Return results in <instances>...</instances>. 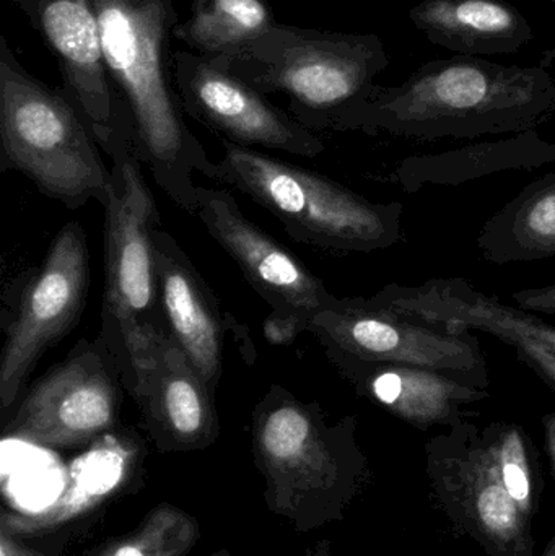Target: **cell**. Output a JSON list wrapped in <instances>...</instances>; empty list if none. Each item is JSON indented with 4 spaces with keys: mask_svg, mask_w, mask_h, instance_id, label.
<instances>
[{
    "mask_svg": "<svg viewBox=\"0 0 555 556\" xmlns=\"http://www.w3.org/2000/svg\"><path fill=\"white\" fill-rule=\"evenodd\" d=\"M101 52L129 121L134 152L156 186L192 215L194 175L207 176L211 156L186 124L173 80L169 41L179 23L173 0H91Z\"/></svg>",
    "mask_w": 555,
    "mask_h": 556,
    "instance_id": "6da1fadb",
    "label": "cell"
},
{
    "mask_svg": "<svg viewBox=\"0 0 555 556\" xmlns=\"http://www.w3.org/2000/svg\"><path fill=\"white\" fill-rule=\"evenodd\" d=\"M554 111L555 49L525 67L455 54L424 62L398 87H380L361 130L475 137L527 129Z\"/></svg>",
    "mask_w": 555,
    "mask_h": 556,
    "instance_id": "7a4b0ae2",
    "label": "cell"
},
{
    "mask_svg": "<svg viewBox=\"0 0 555 556\" xmlns=\"http://www.w3.org/2000/svg\"><path fill=\"white\" fill-rule=\"evenodd\" d=\"M211 61L266 97H286L289 113L313 132H344L361 130L390 55L383 39L371 33L276 22L250 45Z\"/></svg>",
    "mask_w": 555,
    "mask_h": 556,
    "instance_id": "3957f363",
    "label": "cell"
},
{
    "mask_svg": "<svg viewBox=\"0 0 555 556\" xmlns=\"http://www.w3.org/2000/svg\"><path fill=\"white\" fill-rule=\"evenodd\" d=\"M251 444L270 513L302 534L339 515L355 456L351 420L329 425L318 404L273 384L251 415Z\"/></svg>",
    "mask_w": 555,
    "mask_h": 556,
    "instance_id": "277c9868",
    "label": "cell"
},
{
    "mask_svg": "<svg viewBox=\"0 0 555 556\" xmlns=\"http://www.w3.org/2000/svg\"><path fill=\"white\" fill-rule=\"evenodd\" d=\"M0 142L2 168L22 173L36 188L78 208L106 201L110 168L90 124L71 94L23 68L0 36Z\"/></svg>",
    "mask_w": 555,
    "mask_h": 556,
    "instance_id": "5b68a950",
    "label": "cell"
},
{
    "mask_svg": "<svg viewBox=\"0 0 555 556\" xmlns=\"http://www.w3.org/2000/svg\"><path fill=\"white\" fill-rule=\"evenodd\" d=\"M224 155L205 178L266 208L292 240L331 251L368 253L394 240L393 211L303 166L222 140Z\"/></svg>",
    "mask_w": 555,
    "mask_h": 556,
    "instance_id": "8992f818",
    "label": "cell"
},
{
    "mask_svg": "<svg viewBox=\"0 0 555 556\" xmlns=\"http://www.w3.org/2000/svg\"><path fill=\"white\" fill-rule=\"evenodd\" d=\"M116 129L98 146L111 160L104 201V291L101 306L103 339L133 324L165 327L160 306L153 233L162 227L155 198L129 137L126 111ZM168 330V329H166Z\"/></svg>",
    "mask_w": 555,
    "mask_h": 556,
    "instance_id": "52a82bcc",
    "label": "cell"
},
{
    "mask_svg": "<svg viewBox=\"0 0 555 556\" xmlns=\"http://www.w3.org/2000/svg\"><path fill=\"white\" fill-rule=\"evenodd\" d=\"M103 340L160 451H201L218 440L215 395L165 327L133 324Z\"/></svg>",
    "mask_w": 555,
    "mask_h": 556,
    "instance_id": "ba28073f",
    "label": "cell"
},
{
    "mask_svg": "<svg viewBox=\"0 0 555 556\" xmlns=\"http://www.w3.org/2000/svg\"><path fill=\"white\" fill-rule=\"evenodd\" d=\"M124 392L104 340L81 339L29 388L7 433L54 450L84 446L116 427Z\"/></svg>",
    "mask_w": 555,
    "mask_h": 556,
    "instance_id": "9c48e42d",
    "label": "cell"
},
{
    "mask_svg": "<svg viewBox=\"0 0 555 556\" xmlns=\"http://www.w3.org/2000/svg\"><path fill=\"white\" fill-rule=\"evenodd\" d=\"M90 285L87 237L77 222L61 228L20 290L0 355V404L18 397L36 363L80 319Z\"/></svg>",
    "mask_w": 555,
    "mask_h": 556,
    "instance_id": "30bf717a",
    "label": "cell"
},
{
    "mask_svg": "<svg viewBox=\"0 0 555 556\" xmlns=\"http://www.w3.org/2000/svg\"><path fill=\"white\" fill-rule=\"evenodd\" d=\"M173 80L182 111L222 140L303 159H315L326 150L318 132L211 59L186 49L173 51Z\"/></svg>",
    "mask_w": 555,
    "mask_h": 556,
    "instance_id": "8fae6325",
    "label": "cell"
},
{
    "mask_svg": "<svg viewBox=\"0 0 555 556\" xmlns=\"http://www.w3.org/2000/svg\"><path fill=\"white\" fill-rule=\"evenodd\" d=\"M328 356H344L367 363L416 366L433 371H475L478 346L455 333L440 332L404 319L383 303L358 298L336 300L310 320Z\"/></svg>",
    "mask_w": 555,
    "mask_h": 556,
    "instance_id": "7c38bea8",
    "label": "cell"
},
{
    "mask_svg": "<svg viewBox=\"0 0 555 556\" xmlns=\"http://www.w3.org/2000/svg\"><path fill=\"white\" fill-rule=\"evenodd\" d=\"M192 215L240 267L270 311L302 314L312 320L338 300L292 251L253 224L225 189L198 186Z\"/></svg>",
    "mask_w": 555,
    "mask_h": 556,
    "instance_id": "4fadbf2b",
    "label": "cell"
},
{
    "mask_svg": "<svg viewBox=\"0 0 555 556\" xmlns=\"http://www.w3.org/2000/svg\"><path fill=\"white\" fill-rule=\"evenodd\" d=\"M153 247L160 306L166 329L215 395L224 371L228 333H237L238 349L247 363H253L256 356L253 340L250 332L224 309L207 281L168 231L156 228Z\"/></svg>",
    "mask_w": 555,
    "mask_h": 556,
    "instance_id": "5bb4252c",
    "label": "cell"
},
{
    "mask_svg": "<svg viewBox=\"0 0 555 556\" xmlns=\"http://www.w3.org/2000/svg\"><path fill=\"white\" fill-rule=\"evenodd\" d=\"M58 61L64 90L93 130L97 142L119 123L101 52L100 26L91 0H12Z\"/></svg>",
    "mask_w": 555,
    "mask_h": 556,
    "instance_id": "9a60e30c",
    "label": "cell"
},
{
    "mask_svg": "<svg viewBox=\"0 0 555 556\" xmlns=\"http://www.w3.org/2000/svg\"><path fill=\"white\" fill-rule=\"evenodd\" d=\"M411 22L432 45L458 55L515 54L533 41V26L508 0H420Z\"/></svg>",
    "mask_w": 555,
    "mask_h": 556,
    "instance_id": "2e32d148",
    "label": "cell"
},
{
    "mask_svg": "<svg viewBox=\"0 0 555 556\" xmlns=\"http://www.w3.org/2000/svg\"><path fill=\"white\" fill-rule=\"evenodd\" d=\"M336 368L368 397L414 424H432L450 417L462 402L478 397L471 388L416 366L367 363L328 356Z\"/></svg>",
    "mask_w": 555,
    "mask_h": 556,
    "instance_id": "e0dca14e",
    "label": "cell"
},
{
    "mask_svg": "<svg viewBox=\"0 0 555 556\" xmlns=\"http://www.w3.org/2000/svg\"><path fill=\"white\" fill-rule=\"evenodd\" d=\"M375 298L396 313L417 320L462 326L463 329L478 327L499 337L524 333L555 350L554 327L510 307L499 306L458 281L433 283L422 290L388 288Z\"/></svg>",
    "mask_w": 555,
    "mask_h": 556,
    "instance_id": "ac0fdd59",
    "label": "cell"
},
{
    "mask_svg": "<svg viewBox=\"0 0 555 556\" xmlns=\"http://www.w3.org/2000/svg\"><path fill=\"white\" fill-rule=\"evenodd\" d=\"M133 466V453L117 441L100 440L75 460L62 495L49 508L31 515L2 513L0 528L15 538H31L61 528L101 505L121 489Z\"/></svg>",
    "mask_w": 555,
    "mask_h": 556,
    "instance_id": "d6986e66",
    "label": "cell"
},
{
    "mask_svg": "<svg viewBox=\"0 0 555 556\" xmlns=\"http://www.w3.org/2000/svg\"><path fill=\"white\" fill-rule=\"evenodd\" d=\"M274 23L264 0H194L173 36L186 51L214 59L250 45Z\"/></svg>",
    "mask_w": 555,
    "mask_h": 556,
    "instance_id": "ffe728a7",
    "label": "cell"
},
{
    "mask_svg": "<svg viewBox=\"0 0 555 556\" xmlns=\"http://www.w3.org/2000/svg\"><path fill=\"white\" fill-rule=\"evenodd\" d=\"M201 539L198 519L162 503L130 534L101 545L91 556H186Z\"/></svg>",
    "mask_w": 555,
    "mask_h": 556,
    "instance_id": "44dd1931",
    "label": "cell"
},
{
    "mask_svg": "<svg viewBox=\"0 0 555 556\" xmlns=\"http://www.w3.org/2000/svg\"><path fill=\"white\" fill-rule=\"evenodd\" d=\"M478 466L475 509L479 525L499 544H510L524 532L527 516L502 480L494 446L479 457Z\"/></svg>",
    "mask_w": 555,
    "mask_h": 556,
    "instance_id": "7402d4cb",
    "label": "cell"
},
{
    "mask_svg": "<svg viewBox=\"0 0 555 556\" xmlns=\"http://www.w3.org/2000/svg\"><path fill=\"white\" fill-rule=\"evenodd\" d=\"M515 235L530 253H555V182L518 205Z\"/></svg>",
    "mask_w": 555,
    "mask_h": 556,
    "instance_id": "603a6c76",
    "label": "cell"
},
{
    "mask_svg": "<svg viewBox=\"0 0 555 556\" xmlns=\"http://www.w3.org/2000/svg\"><path fill=\"white\" fill-rule=\"evenodd\" d=\"M494 447L502 480L508 493L514 496L525 516L530 515L531 505H533V483H531L530 463H528L524 437L520 431L510 428L499 437Z\"/></svg>",
    "mask_w": 555,
    "mask_h": 556,
    "instance_id": "cb8c5ba5",
    "label": "cell"
},
{
    "mask_svg": "<svg viewBox=\"0 0 555 556\" xmlns=\"http://www.w3.org/2000/svg\"><path fill=\"white\" fill-rule=\"evenodd\" d=\"M310 319L297 313H277L270 311L263 323V337L269 345H292L300 333L308 330Z\"/></svg>",
    "mask_w": 555,
    "mask_h": 556,
    "instance_id": "d4e9b609",
    "label": "cell"
},
{
    "mask_svg": "<svg viewBox=\"0 0 555 556\" xmlns=\"http://www.w3.org/2000/svg\"><path fill=\"white\" fill-rule=\"evenodd\" d=\"M502 339L517 346L521 355L533 362L537 368L541 369L555 384V350L533 337L524 336V333H508Z\"/></svg>",
    "mask_w": 555,
    "mask_h": 556,
    "instance_id": "484cf974",
    "label": "cell"
},
{
    "mask_svg": "<svg viewBox=\"0 0 555 556\" xmlns=\"http://www.w3.org/2000/svg\"><path fill=\"white\" fill-rule=\"evenodd\" d=\"M517 300L524 306L531 307V309L555 314V285L554 287L543 288V290L524 291V293L517 294Z\"/></svg>",
    "mask_w": 555,
    "mask_h": 556,
    "instance_id": "4316f807",
    "label": "cell"
},
{
    "mask_svg": "<svg viewBox=\"0 0 555 556\" xmlns=\"http://www.w3.org/2000/svg\"><path fill=\"white\" fill-rule=\"evenodd\" d=\"M0 556H42L39 552L26 547L18 538L0 528Z\"/></svg>",
    "mask_w": 555,
    "mask_h": 556,
    "instance_id": "83f0119b",
    "label": "cell"
},
{
    "mask_svg": "<svg viewBox=\"0 0 555 556\" xmlns=\"http://www.w3.org/2000/svg\"><path fill=\"white\" fill-rule=\"evenodd\" d=\"M547 438H550L551 459H553V467L555 473V417L547 421Z\"/></svg>",
    "mask_w": 555,
    "mask_h": 556,
    "instance_id": "f1b7e54d",
    "label": "cell"
},
{
    "mask_svg": "<svg viewBox=\"0 0 555 556\" xmlns=\"http://www.w3.org/2000/svg\"><path fill=\"white\" fill-rule=\"evenodd\" d=\"M305 556H331L328 542H319L315 547H310Z\"/></svg>",
    "mask_w": 555,
    "mask_h": 556,
    "instance_id": "f546056e",
    "label": "cell"
},
{
    "mask_svg": "<svg viewBox=\"0 0 555 556\" xmlns=\"http://www.w3.org/2000/svg\"><path fill=\"white\" fill-rule=\"evenodd\" d=\"M211 556H231L230 552L227 551H217L215 554H212Z\"/></svg>",
    "mask_w": 555,
    "mask_h": 556,
    "instance_id": "4dcf8cb0",
    "label": "cell"
},
{
    "mask_svg": "<svg viewBox=\"0 0 555 556\" xmlns=\"http://www.w3.org/2000/svg\"><path fill=\"white\" fill-rule=\"evenodd\" d=\"M546 556H555V544L551 545L550 551H547Z\"/></svg>",
    "mask_w": 555,
    "mask_h": 556,
    "instance_id": "1f68e13d",
    "label": "cell"
},
{
    "mask_svg": "<svg viewBox=\"0 0 555 556\" xmlns=\"http://www.w3.org/2000/svg\"><path fill=\"white\" fill-rule=\"evenodd\" d=\"M551 2H553V3H554V5H555V0H551Z\"/></svg>",
    "mask_w": 555,
    "mask_h": 556,
    "instance_id": "d6a6232c",
    "label": "cell"
}]
</instances>
